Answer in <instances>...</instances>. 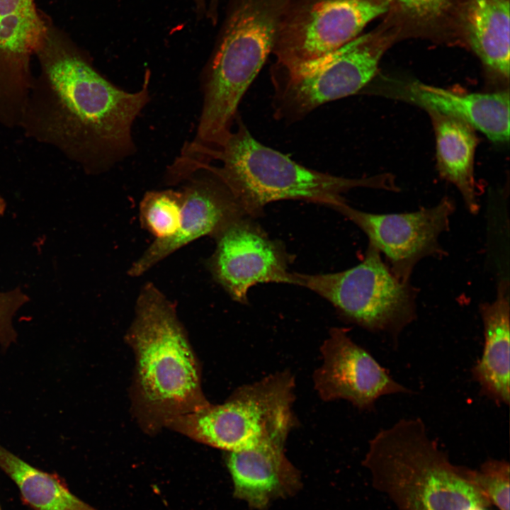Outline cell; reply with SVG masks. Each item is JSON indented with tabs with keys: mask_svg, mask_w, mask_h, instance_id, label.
Here are the masks:
<instances>
[{
	"mask_svg": "<svg viewBox=\"0 0 510 510\" xmlns=\"http://www.w3.org/2000/svg\"><path fill=\"white\" fill-rule=\"evenodd\" d=\"M48 103L45 134L96 171L108 169L134 149L132 126L149 99L150 74L128 92L103 77L50 19L36 54Z\"/></svg>",
	"mask_w": 510,
	"mask_h": 510,
	"instance_id": "obj_1",
	"label": "cell"
},
{
	"mask_svg": "<svg viewBox=\"0 0 510 510\" xmlns=\"http://www.w3.org/2000/svg\"><path fill=\"white\" fill-rule=\"evenodd\" d=\"M363 465L397 510H492L472 469L453 464L419 418L380 429Z\"/></svg>",
	"mask_w": 510,
	"mask_h": 510,
	"instance_id": "obj_2",
	"label": "cell"
},
{
	"mask_svg": "<svg viewBox=\"0 0 510 510\" xmlns=\"http://www.w3.org/2000/svg\"><path fill=\"white\" fill-rule=\"evenodd\" d=\"M234 127L220 148L201 151L208 161H220L221 166L205 163L199 169L219 176L252 218L275 201L303 200L336 210L346 203L343 194L355 188L398 191L390 174L350 178L306 167L256 140L239 115Z\"/></svg>",
	"mask_w": 510,
	"mask_h": 510,
	"instance_id": "obj_3",
	"label": "cell"
},
{
	"mask_svg": "<svg viewBox=\"0 0 510 510\" xmlns=\"http://www.w3.org/2000/svg\"><path fill=\"white\" fill-rule=\"evenodd\" d=\"M128 339L135 353L139 404L153 425L167 426L209 404L176 306L152 283L140 291Z\"/></svg>",
	"mask_w": 510,
	"mask_h": 510,
	"instance_id": "obj_4",
	"label": "cell"
},
{
	"mask_svg": "<svg viewBox=\"0 0 510 510\" xmlns=\"http://www.w3.org/2000/svg\"><path fill=\"white\" fill-rule=\"evenodd\" d=\"M295 379L288 370L242 385L222 404L210 403L168 424L173 429L229 452L285 436L295 425Z\"/></svg>",
	"mask_w": 510,
	"mask_h": 510,
	"instance_id": "obj_5",
	"label": "cell"
},
{
	"mask_svg": "<svg viewBox=\"0 0 510 510\" xmlns=\"http://www.w3.org/2000/svg\"><path fill=\"white\" fill-rule=\"evenodd\" d=\"M398 38L385 26L310 62L295 67L274 62L270 69L273 117L293 123L327 102L363 91L375 77L382 55Z\"/></svg>",
	"mask_w": 510,
	"mask_h": 510,
	"instance_id": "obj_6",
	"label": "cell"
},
{
	"mask_svg": "<svg viewBox=\"0 0 510 510\" xmlns=\"http://www.w3.org/2000/svg\"><path fill=\"white\" fill-rule=\"evenodd\" d=\"M293 284L329 301L344 319L368 331L388 335L394 342L416 317V292L398 279L368 244L362 261L329 273H293Z\"/></svg>",
	"mask_w": 510,
	"mask_h": 510,
	"instance_id": "obj_7",
	"label": "cell"
},
{
	"mask_svg": "<svg viewBox=\"0 0 510 510\" xmlns=\"http://www.w3.org/2000/svg\"><path fill=\"white\" fill-rule=\"evenodd\" d=\"M387 11L384 0H290L271 54L285 67L314 61L361 35Z\"/></svg>",
	"mask_w": 510,
	"mask_h": 510,
	"instance_id": "obj_8",
	"label": "cell"
},
{
	"mask_svg": "<svg viewBox=\"0 0 510 510\" xmlns=\"http://www.w3.org/2000/svg\"><path fill=\"white\" fill-rule=\"evenodd\" d=\"M214 238L215 249L208 266L233 300L247 303L249 289L259 283L293 284L283 244L268 237L252 217L236 219Z\"/></svg>",
	"mask_w": 510,
	"mask_h": 510,
	"instance_id": "obj_9",
	"label": "cell"
},
{
	"mask_svg": "<svg viewBox=\"0 0 510 510\" xmlns=\"http://www.w3.org/2000/svg\"><path fill=\"white\" fill-rule=\"evenodd\" d=\"M336 210L366 234L368 244L385 256L390 269L398 279L409 282L419 261L443 255L439 238L449 227L455 204L446 197L434 206L411 212L371 213L347 203Z\"/></svg>",
	"mask_w": 510,
	"mask_h": 510,
	"instance_id": "obj_10",
	"label": "cell"
},
{
	"mask_svg": "<svg viewBox=\"0 0 510 510\" xmlns=\"http://www.w3.org/2000/svg\"><path fill=\"white\" fill-rule=\"evenodd\" d=\"M320 352L322 362L312 378L324 401L344 400L361 410H370L380 397L411 392L354 342L346 329H330Z\"/></svg>",
	"mask_w": 510,
	"mask_h": 510,
	"instance_id": "obj_11",
	"label": "cell"
},
{
	"mask_svg": "<svg viewBox=\"0 0 510 510\" xmlns=\"http://www.w3.org/2000/svg\"><path fill=\"white\" fill-rule=\"evenodd\" d=\"M200 170L205 171V174L191 176L181 189L184 205L177 232L170 237L154 239L131 265L129 276L143 275L180 248L204 236L214 238L232 221L247 215L219 176L210 170Z\"/></svg>",
	"mask_w": 510,
	"mask_h": 510,
	"instance_id": "obj_12",
	"label": "cell"
},
{
	"mask_svg": "<svg viewBox=\"0 0 510 510\" xmlns=\"http://www.w3.org/2000/svg\"><path fill=\"white\" fill-rule=\"evenodd\" d=\"M286 439L278 437L251 449L228 453L234 496L251 508L264 510L300 489V474L285 453Z\"/></svg>",
	"mask_w": 510,
	"mask_h": 510,
	"instance_id": "obj_13",
	"label": "cell"
},
{
	"mask_svg": "<svg viewBox=\"0 0 510 510\" xmlns=\"http://www.w3.org/2000/svg\"><path fill=\"white\" fill-rule=\"evenodd\" d=\"M50 18L35 0H0V98L22 92Z\"/></svg>",
	"mask_w": 510,
	"mask_h": 510,
	"instance_id": "obj_14",
	"label": "cell"
},
{
	"mask_svg": "<svg viewBox=\"0 0 510 510\" xmlns=\"http://www.w3.org/2000/svg\"><path fill=\"white\" fill-rule=\"evenodd\" d=\"M401 95L425 109L460 119L494 142L509 139V92L459 93L419 81L405 84Z\"/></svg>",
	"mask_w": 510,
	"mask_h": 510,
	"instance_id": "obj_15",
	"label": "cell"
},
{
	"mask_svg": "<svg viewBox=\"0 0 510 510\" xmlns=\"http://www.w3.org/2000/svg\"><path fill=\"white\" fill-rule=\"evenodd\" d=\"M480 314L484 344L480 360L471 370L482 395L498 405L510 401V306L509 284L499 282L495 299L482 303Z\"/></svg>",
	"mask_w": 510,
	"mask_h": 510,
	"instance_id": "obj_16",
	"label": "cell"
},
{
	"mask_svg": "<svg viewBox=\"0 0 510 510\" xmlns=\"http://www.w3.org/2000/svg\"><path fill=\"white\" fill-rule=\"evenodd\" d=\"M509 0H463L456 21V33L503 80L509 77Z\"/></svg>",
	"mask_w": 510,
	"mask_h": 510,
	"instance_id": "obj_17",
	"label": "cell"
},
{
	"mask_svg": "<svg viewBox=\"0 0 510 510\" xmlns=\"http://www.w3.org/2000/svg\"><path fill=\"white\" fill-rule=\"evenodd\" d=\"M426 110L435 132L439 174L458 188L470 212L477 214L479 203L474 158L478 141L475 130L460 119L437 110Z\"/></svg>",
	"mask_w": 510,
	"mask_h": 510,
	"instance_id": "obj_18",
	"label": "cell"
},
{
	"mask_svg": "<svg viewBox=\"0 0 510 510\" xmlns=\"http://www.w3.org/2000/svg\"><path fill=\"white\" fill-rule=\"evenodd\" d=\"M0 468L33 510H96L72 493L57 475L32 466L1 445Z\"/></svg>",
	"mask_w": 510,
	"mask_h": 510,
	"instance_id": "obj_19",
	"label": "cell"
},
{
	"mask_svg": "<svg viewBox=\"0 0 510 510\" xmlns=\"http://www.w3.org/2000/svg\"><path fill=\"white\" fill-rule=\"evenodd\" d=\"M388 5L387 26L400 35L455 33L456 20L463 0H384Z\"/></svg>",
	"mask_w": 510,
	"mask_h": 510,
	"instance_id": "obj_20",
	"label": "cell"
},
{
	"mask_svg": "<svg viewBox=\"0 0 510 510\" xmlns=\"http://www.w3.org/2000/svg\"><path fill=\"white\" fill-rule=\"evenodd\" d=\"M183 205L181 190L147 192L140 204L141 227L152 234L154 239L171 237L180 227Z\"/></svg>",
	"mask_w": 510,
	"mask_h": 510,
	"instance_id": "obj_21",
	"label": "cell"
},
{
	"mask_svg": "<svg viewBox=\"0 0 510 510\" xmlns=\"http://www.w3.org/2000/svg\"><path fill=\"white\" fill-rule=\"evenodd\" d=\"M509 473L504 460L489 459L479 469H472L474 482L497 510H509Z\"/></svg>",
	"mask_w": 510,
	"mask_h": 510,
	"instance_id": "obj_22",
	"label": "cell"
},
{
	"mask_svg": "<svg viewBox=\"0 0 510 510\" xmlns=\"http://www.w3.org/2000/svg\"><path fill=\"white\" fill-rule=\"evenodd\" d=\"M28 298L20 289L0 293V344L6 348L16 339L12 318Z\"/></svg>",
	"mask_w": 510,
	"mask_h": 510,
	"instance_id": "obj_23",
	"label": "cell"
},
{
	"mask_svg": "<svg viewBox=\"0 0 510 510\" xmlns=\"http://www.w3.org/2000/svg\"><path fill=\"white\" fill-rule=\"evenodd\" d=\"M6 208V203L3 198L0 197V215H3Z\"/></svg>",
	"mask_w": 510,
	"mask_h": 510,
	"instance_id": "obj_24",
	"label": "cell"
},
{
	"mask_svg": "<svg viewBox=\"0 0 510 510\" xmlns=\"http://www.w3.org/2000/svg\"><path fill=\"white\" fill-rule=\"evenodd\" d=\"M0 510H2L1 507V505H0Z\"/></svg>",
	"mask_w": 510,
	"mask_h": 510,
	"instance_id": "obj_25",
	"label": "cell"
}]
</instances>
